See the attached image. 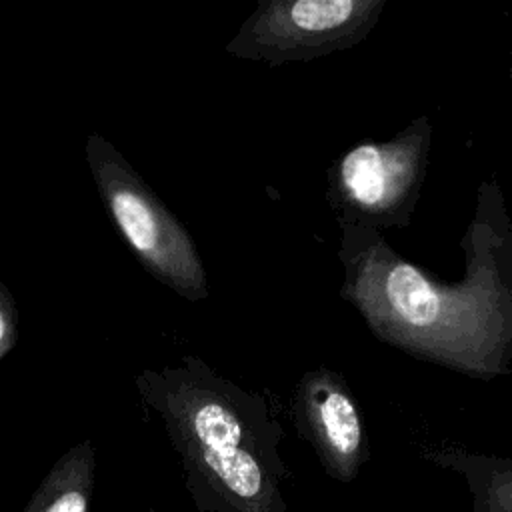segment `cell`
Returning <instances> with one entry per match:
<instances>
[{
    "mask_svg": "<svg viewBox=\"0 0 512 512\" xmlns=\"http://www.w3.org/2000/svg\"><path fill=\"white\" fill-rule=\"evenodd\" d=\"M178 454L198 512H288L282 426L262 398L218 378L200 358L134 378Z\"/></svg>",
    "mask_w": 512,
    "mask_h": 512,
    "instance_id": "cell-1",
    "label": "cell"
},
{
    "mask_svg": "<svg viewBox=\"0 0 512 512\" xmlns=\"http://www.w3.org/2000/svg\"><path fill=\"white\" fill-rule=\"evenodd\" d=\"M346 296L380 338L410 354L482 378L502 370L512 300L488 242L458 284H438L374 242L356 258Z\"/></svg>",
    "mask_w": 512,
    "mask_h": 512,
    "instance_id": "cell-2",
    "label": "cell"
},
{
    "mask_svg": "<svg viewBox=\"0 0 512 512\" xmlns=\"http://www.w3.org/2000/svg\"><path fill=\"white\" fill-rule=\"evenodd\" d=\"M84 156L98 198L138 264L182 298L204 300L206 270L182 222L102 134L86 136Z\"/></svg>",
    "mask_w": 512,
    "mask_h": 512,
    "instance_id": "cell-3",
    "label": "cell"
},
{
    "mask_svg": "<svg viewBox=\"0 0 512 512\" xmlns=\"http://www.w3.org/2000/svg\"><path fill=\"white\" fill-rule=\"evenodd\" d=\"M382 6V0L262 2L226 50L270 62L318 56L360 40Z\"/></svg>",
    "mask_w": 512,
    "mask_h": 512,
    "instance_id": "cell-4",
    "label": "cell"
},
{
    "mask_svg": "<svg viewBox=\"0 0 512 512\" xmlns=\"http://www.w3.org/2000/svg\"><path fill=\"white\" fill-rule=\"evenodd\" d=\"M294 422L312 444L324 472L336 482H352L370 458L360 408L346 382L330 370H318L300 382Z\"/></svg>",
    "mask_w": 512,
    "mask_h": 512,
    "instance_id": "cell-5",
    "label": "cell"
},
{
    "mask_svg": "<svg viewBox=\"0 0 512 512\" xmlns=\"http://www.w3.org/2000/svg\"><path fill=\"white\" fill-rule=\"evenodd\" d=\"M424 144L420 134H410L386 144H358L340 158L338 186L342 196L358 210L392 212L414 188Z\"/></svg>",
    "mask_w": 512,
    "mask_h": 512,
    "instance_id": "cell-6",
    "label": "cell"
},
{
    "mask_svg": "<svg viewBox=\"0 0 512 512\" xmlns=\"http://www.w3.org/2000/svg\"><path fill=\"white\" fill-rule=\"evenodd\" d=\"M96 466L92 440L74 444L54 462L22 512H90Z\"/></svg>",
    "mask_w": 512,
    "mask_h": 512,
    "instance_id": "cell-7",
    "label": "cell"
},
{
    "mask_svg": "<svg viewBox=\"0 0 512 512\" xmlns=\"http://www.w3.org/2000/svg\"><path fill=\"white\" fill-rule=\"evenodd\" d=\"M424 458L462 474L472 494V512H512V458L462 448L426 450Z\"/></svg>",
    "mask_w": 512,
    "mask_h": 512,
    "instance_id": "cell-8",
    "label": "cell"
},
{
    "mask_svg": "<svg viewBox=\"0 0 512 512\" xmlns=\"http://www.w3.org/2000/svg\"><path fill=\"white\" fill-rule=\"evenodd\" d=\"M18 342V308L16 300L0 280V362Z\"/></svg>",
    "mask_w": 512,
    "mask_h": 512,
    "instance_id": "cell-9",
    "label": "cell"
},
{
    "mask_svg": "<svg viewBox=\"0 0 512 512\" xmlns=\"http://www.w3.org/2000/svg\"><path fill=\"white\" fill-rule=\"evenodd\" d=\"M142 512H160L158 508H154V506H146Z\"/></svg>",
    "mask_w": 512,
    "mask_h": 512,
    "instance_id": "cell-10",
    "label": "cell"
}]
</instances>
